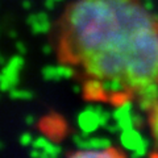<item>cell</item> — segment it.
<instances>
[{"instance_id":"6da1fadb","label":"cell","mask_w":158,"mask_h":158,"mask_svg":"<svg viewBox=\"0 0 158 158\" xmlns=\"http://www.w3.org/2000/svg\"><path fill=\"white\" fill-rule=\"evenodd\" d=\"M54 46L62 65L106 94L158 90V16L144 0H73Z\"/></svg>"},{"instance_id":"7a4b0ae2","label":"cell","mask_w":158,"mask_h":158,"mask_svg":"<svg viewBox=\"0 0 158 158\" xmlns=\"http://www.w3.org/2000/svg\"><path fill=\"white\" fill-rule=\"evenodd\" d=\"M123 152H118L116 146H102L100 149H85L73 152L70 157L75 158H115V157H124Z\"/></svg>"}]
</instances>
